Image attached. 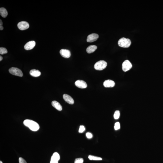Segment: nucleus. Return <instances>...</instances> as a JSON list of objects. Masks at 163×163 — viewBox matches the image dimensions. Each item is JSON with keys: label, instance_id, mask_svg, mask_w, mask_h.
<instances>
[{"label": "nucleus", "instance_id": "obj_18", "mask_svg": "<svg viewBox=\"0 0 163 163\" xmlns=\"http://www.w3.org/2000/svg\"><path fill=\"white\" fill-rule=\"evenodd\" d=\"M88 158L90 160H102V159L101 157H96V156L91 155H90L89 156Z\"/></svg>", "mask_w": 163, "mask_h": 163}, {"label": "nucleus", "instance_id": "obj_5", "mask_svg": "<svg viewBox=\"0 0 163 163\" xmlns=\"http://www.w3.org/2000/svg\"><path fill=\"white\" fill-rule=\"evenodd\" d=\"M132 66V64L130 61L128 60H126L122 64V70L124 72L128 71L131 68Z\"/></svg>", "mask_w": 163, "mask_h": 163}, {"label": "nucleus", "instance_id": "obj_20", "mask_svg": "<svg viewBox=\"0 0 163 163\" xmlns=\"http://www.w3.org/2000/svg\"><path fill=\"white\" fill-rule=\"evenodd\" d=\"M8 51L6 48L3 47L0 48V54L3 55L7 53Z\"/></svg>", "mask_w": 163, "mask_h": 163}, {"label": "nucleus", "instance_id": "obj_19", "mask_svg": "<svg viewBox=\"0 0 163 163\" xmlns=\"http://www.w3.org/2000/svg\"><path fill=\"white\" fill-rule=\"evenodd\" d=\"M120 113L119 111L117 110L115 111L114 115V117L115 119H118L120 117Z\"/></svg>", "mask_w": 163, "mask_h": 163}, {"label": "nucleus", "instance_id": "obj_25", "mask_svg": "<svg viewBox=\"0 0 163 163\" xmlns=\"http://www.w3.org/2000/svg\"><path fill=\"white\" fill-rule=\"evenodd\" d=\"M86 135L87 137L88 138L90 139L93 137V135H92V133H89V132H88V133H87Z\"/></svg>", "mask_w": 163, "mask_h": 163}, {"label": "nucleus", "instance_id": "obj_24", "mask_svg": "<svg viewBox=\"0 0 163 163\" xmlns=\"http://www.w3.org/2000/svg\"><path fill=\"white\" fill-rule=\"evenodd\" d=\"M19 163H27L26 161L22 157H20L19 158Z\"/></svg>", "mask_w": 163, "mask_h": 163}, {"label": "nucleus", "instance_id": "obj_26", "mask_svg": "<svg viewBox=\"0 0 163 163\" xmlns=\"http://www.w3.org/2000/svg\"><path fill=\"white\" fill-rule=\"evenodd\" d=\"M2 20H0V26H2Z\"/></svg>", "mask_w": 163, "mask_h": 163}, {"label": "nucleus", "instance_id": "obj_4", "mask_svg": "<svg viewBox=\"0 0 163 163\" xmlns=\"http://www.w3.org/2000/svg\"><path fill=\"white\" fill-rule=\"evenodd\" d=\"M9 72L11 74L13 75L22 77L23 76V73L20 69L18 68L13 67L9 69Z\"/></svg>", "mask_w": 163, "mask_h": 163}, {"label": "nucleus", "instance_id": "obj_28", "mask_svg": "<svg viewBox=\"0 0 163 163\" xmlns=\"http://www.w3.org/2000/svg\"><path fill=\"white\" fill-rule=\"evenodd\" d=\"M2 59H3V58L2 56H0V61H2Z\"/></svg>", "mask_w": 163, "mask_h": 163}, {"label": "nucleus", "instance_id": "obj_2", "mask_svg": "<svg viewBox=\"0 0 163 163\" xmlns=\"http://www.w3.org/2000/svg\"><path fill=\"white\" fill-rule=\"evenodd\" d=\"M118 44L120 47L128 48L130 46L131 44V41L129 38H122L119 40Z\"/></svg>", "mask_w": 163, "mask_h": 163}, {"label": "nucleus", "instance_id": "obj_11", "mask_svg": "<svg viewBox=\"0 0 163 163\" xmlns=\"http://www.w3.org/2000/svg\"><path fill=\"white\" fill-rule=\"evenodd\" d=\"M63 98L65 100L67 103L73 105L74 103V100L69 95L65 94L63 96Z\"/></svg>", "mask_w": 163, "mask_h": 163}, {"label": "nucleus", "instance_id": "obj_1", "mask_svg": "<svg viewBox=\"0 0 163 163\" xmlns=\"http://www.w3.org/2000/svg\"><path fill=\"white\" fill-rule=\"evenodd\" d=\"M23 124L25 126L28 127L33 131H35L39 129L40 127L38 124L33 120L26 119L24 121Z\"/></svg>", "mask_w": 163, "mask_h": 163}, {"label": "nucleus", "instance_id": "obj_6", "mask_svg": "<svg viewBox=\"0 0 163 163\" xmlns=\"http://www.w3.org/2000/svg\"><path fill=\"white\" fill-rule=\"evenodd\" d=\"M18 27L20 30H24L29 28V25L28 23L25 21H22L18 24Z\"/></svg>", "mask_w": 163, "mask_h": 163}, {"label": "nucleus", "instance_id": "obj_14", "mask_svg": "<svg viewBox=\"0 0 163 163\" xmlns=\"http://www.w3.org/2000/svg\"><path fill=\"white\" fill-rule=\"evenodd\" d=\"M52 106L57 110L61 111L62 110V107L59 103L56 101H53L52 102Z\"/></svg>", "mask_w": 163, "mask_h": 163}, {"label": "nucleus", "instance_id": "obj_27", "mask_svg": "<svg viewBox=\"0 0 163 163\" xmlns=\"http://www.w3.org/2000/svg\"><path fill=\"white\" fill-rule=\"evenodd\" d=\"M3 27L2 26H0V30H3Z\"/></svg>", "mask_w": 163, "mask_h": 163}, {"label": "nucleus", "instance_id": "obj_3", "mask_svg": "<svg viewBox=\"0 0 163 163\" xmlns=\"http://www.w3.org/2000/svg\"><path fill=\"white\" fill-rule=\"evenodd\" d=\"M107 66V63L104 61H100L96 63L94 67L96 70H101L105 69Z\"/></svg>", "mask_w": 163, "mask_h": 163}, {"label": "nucleus", "instance_id": "obj_15", "mask_svg": "<svg viewBox=\"0 0 163 163\" xmlns=\"http://www.w3.org/2000/svg\"><path fill=\"white\" fill-rule=\"evenodd\" d=\"M30 74L33 77H37L41 75V73L39 70L33 69L30 71Z\"/></svg>", "mask_w": 163, "mask_h": 163}, {"label": "nucleus", "instance_id": "obj_17", "mask_svg": "<svg viewBox=\"0 0 163 163\" xmlns=\"http://www.w3.org/2000/svg\"><path fill=\"white\" fill-rule=\"evenodd\" d=\"M0 14L2 17L6 18L8 15V13L6 9L2 7L0 8Z\"/></svg>", "mask_w": 163, "mask_h": 163}, {"label": "nucleus", "instance_id": "obj_8", "mask_svg": "<svg viewBox=\"0 0 163 163\" xmlns=\"http://www.w3.org/2000/svg\"><path fill=\"white\" fill-rule=\"evenodd\" d=\"M76 86L81 89H85L87 87V84L86 82L82 80H77L75 82Z\"/></svg>", "mask_w": 163, "mask_h": 163}, {"label": "nucleus", "instance_id": "obj_10", "mask_svg": "<svg viewBox=\"0 0 163 163\" xmlns=\"http://www.w3.org/2000/svg\"><path fill=\"white\" fill-rule=\"evenodd\" d=\"M60 53L61 56L64 58H69L70 57V52L69 50L62 49L60 50Z\"/></svg>", "mask_w": 163, "mask_h": 163}, {"label": "nucleus", "instance_id": "obj_9", "mask_svg": "<svg viewBox=\"0 0 163 163\" xmlns=\"http://www.w3.org/2000/svg\"><path fill=\"white\" fill-rule=\"evenodd\" d=\"M36 43L34 41H31L27 43L25 45L24 48L25 50H32L35 46Z\"/></svg>", "mask_w": 163, "mask_h": 163}, {"label": "nucleus", "instance_id": "obj_13", "mask_svg": "<svg viewBox=\"0 0 163 163\" xmlns=\"http://www.w3.org/2000/svg\"><path fill=\"white\" fill-rule=\"evenodd\" d=\"M60 159V156L58 153L55 152L53 154L52 156L51 161L55 163H58Z\"/></svg>", "mask_w": 163, "mask_h": 163}, {"label": "nucleus", "instance_id": "obj_22", "mask_svg": "<svg viewBox=\"0 0 163 163\" xmlns=\"http://www.w3.org/2000/svg\"><path fill=\"white\" fill-rule=\"evenodd\" d=\"M120 128V125L119 122H117L115 124L114 129L115 130L119 129Z\"/></svg>", "mask_w": 163, "mask_h": 163}, {"label": "nucleus", "instance_id": "obj_21", "mask_svg": "<svg viewBox=\"0 0 163 163\" xmlns=\"http://www.w3.org/2000/svg\"><path fill=\"white\" fill-rule=\"evenodd\" d=\"M83 159L82 158H77L76 159L74 163H83Z\"/></svg>", "mask_w": 163, "mask_h": 163}, {"label": "nucleus", "instance_id": "obj_23", "mask_svg": "<svg viewBox=\"0 0 163 163\" xmlns=\"http://www.w3.org/2000/svg\"><path fill=\"white\" fill-rule=\"evenodd\" d=\"M85 128L83 126L81 125L80 126L79 132L80 133H82L85 130Z\"/></svg>", "mask_w": 163, "mask_h": 163}, {"label": "nucleus", "instance_id": "obj_7", "mask_svg": "<svg viewBox=\"0 0 163 163\" xmlns=\"http://www.w3.org/2000/svg\"><path fill=\"white\" fill-rule=\"evenodd\" d=\"M98 37V34L96 33H93L88 36L87 41L88 42H93L97 41Z\"/></svg>", "mask_w": 163, "mask_h": 163}, {"label": "nucleus", "instance_id": "obj_29", "mask_svg": "<svg viewBox=\"0 0 163 163\" xmlns=\"http://www.w3.org/2000/svg\"><path fill=\"white\" fill-rule=\"evenodd\" d=\"M0 163H2V161H0Z\"/></svg>", "mask_w": 163, "mask_h": 163}, {"label": "nucleus", "instance_id": "obj_12", "mask_svg": "<svg viewBox=\"0 0 163 163\" xmlns=\"http://www.w3.org/2000/svg\"><path fill=\"white\" fill-rule=\"evenodd\" d=\"M115 84L114 81L111 80H107L104 82L103 83L104 86L106 88L113 87Z\"/></svg>", "mask_w": 163, "mask_h": 163}, {"label": "nucleus", "instance_id": "obj_16", "mask_svg": "<svg viewBox=\"0 0 163 163\" xmlns=\"http://www.w3.org/2000/svg\"><path fill=\"white\" fill-rule=\"evenodd\" d=\"M97 46L95 45H91L88 47L86 49L87 53H91L94 52L97 49Z\"/></svg>", "mask_w": 163, "mask_h": 163}]
</instances>
